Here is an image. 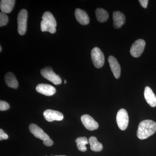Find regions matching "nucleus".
Here are the masks:
<instances>
[{"mask_svg": "<svg viewBox=\"0 0 156 156\" xmlns=\"http://www.w3.org/2000/svg\"><path fill=\"white\" fill-rule=\"evenodd\" d=\"M8 21H9V17L8 15L4 12H1L0 13V26L3 27L6 25L8 23Z\"/></svg>", "mask_w": 156, "mask_h": 156, "instance_id": "obj_20", "label": "nucleus"}, {"mask_svg": "<svg viewBox=\"0 0 156 156\" xmlns=\"http://www.w3.org/2000/svg\"><path fill=\"white\" fill-rule=\"evenodd\" d=\"M28 13L26 10L23 9L20 10L17 16L18 33L21 35L24 34L27 27V19Z\"/></svg>", "mask_w": 156, "mask_h": 156, "instance_id": "obj_3", "label": "nucleus"}, {"mask_svg": "<svg viewBox=\"0 0 156 156\" xmlns=\"http://www.w3.org/2000/svg\"><path fill=\"white\" fill-rule=\"evenodd\" d=\"M156 131V123L152 120H144L140 123L136 135L140 139H147Z\"/></svg>", "mask_w": 156, "mask_h": 156, "instance_id": "obj_1", "label": "nucleus"}, {"mask_svg": "<svg viewBox=\"0 0 156 156\" xmlns=\"http://www.w3.org/2000/svg\"><path fill=\"white\" fill-rule=\"evenodd\" d=\"M2 46H0V51L2 52Z\"/></svg>", "mask_w": 156, "mask_h": 156, "instance_id": "obj_27", "label": "nucleus"}, {"mask_svg": "<svg viewBox=\"0 0 156 156\" xmlns=\"http://www.w3.org/2000/svg\"><path fill=\"white\" fill-rule=\"evenodd\" d=\"M95 14L98 21L103 23L105 22L108 19L109 14L106 10L101 8H98L95 11Z\"/></svg>", "mask_w": 156, "mask_h": 156, "instance_id": "obj_19", "label": "nucleus"}, {"mask_svg": "<svg viewBox=\"0 0 156 156\" xmlns=\"http://www.w3.org/2000/svg\"><path fill=\"white\" fill-rule=\"evenodd\" d=\"M43 115L45 119L49 122L62 121L64 118V116L61 112L52 109L46 110Z\"/></svg>", "mask_w": 156, "mask_h": 156, "instance_id": "obj_9", "label": "nucleus"}, {"mask_svg": "<svg viewBox=\"0 0 156 156\" xmlns=\"http://www.w3.org/2000/svg\"><path fill=\"white\" fill-rule=\"evenodd\" d=\"M75 142L77 143H82L85 144H87L89 143V140H88L86 136H83V137H79L76 139Z\"/></svg>", "mask_w": 156, "mask_h": 156, "instance_id": "obj_22", "label": "nucleus"}, {"mask_svg": "<svg viewBox=\"0 0 156 156\" xmlns=\"http://www.w3.org/2000/svg\"><path fill=\"white\" fill-rule=\"evenodd\" d=\"M145 45V41L142 39H138L135 41L130 49L131 56L135 58L139 57L144 51Z\"/></svg>", "mask_w": 156, "mask_h": 156, "instance_id": "obj_7", "label": "nucleus"}, {"mask_svg": "<svg viewBox=\"0 0 156 156\" xmlns=\"http://www.w3.org/2000/svg\"><path fill=\"white\" fill-rule=\"evenodd\" d=\"M29 128L31 133L33 134L34 136L37 138L42 140L43 141L50 138V136L48 134L45 133L41 128L35 124L33 123L30 124Z\"/></svg>", "mask_w": 156, "mask_h": 156, "instance_id": "obj_10", "label": "nucleus"}, {"mask_svg": "<svg viewBox=\"0 0 156 156\" xmlns=\"http://www.w3.org/2000/svg\"><path fill=\"white\" fill-rule=\"evenodd\" d=\"M113 26L116 29L119 28L125 24L126 17L119 11H115L113 14Z\"/></svg>", "mask_w": 156, "mask_h": 156, "instance_id": "obj_13", "label": "nucleus"}, {"mask_svg": "<svg viewBox=\"0 0 156 156\" xmlns=\"http://www.w3.org/2000/svg\"><path fill=\"white\" fill-rule=\"evenodd\" d=\"M65 156V155H56V156Z\"/></svg>", "mask_w": 156, "mask_h": 156, "instance_id": "obj_29", "label": "nucleus"}, {"mask_svg": "<svg viewBox=\"0 0 156 156\" xmlns=\"http://www.w3.org/2000/svg\"><path fill=\"white\" fill-rule=\"evenodd\" d=\"M42 19L41 23L42 31H48L52 34L55 33L57 23L53 14L49 11H46L43 14Z\"/></svg>", "mask_w": 156, "mask_h": 156, "instance_id": "obj_2", "label": "nucleus"}, {"mask_svg": "<svg viewBox=\"0 0 156 156\" xmlns=\"http://www.w3.org/2000/svg\"><path fill=\"white\" fill-rule=\"evenodd\" d=\"M5 82L7 86L13 89H17L18 86V81L12 73H7L5 75Z\"/></svg>", "mask_w": 156, "mask_h": 156, "instance_id": "obj_17", "label": "nucleus"}, {"mask_svg": "<svg viewBox=\"0 0 156 156\" xmlns=\"http://www.w3.org/2000/svg\"><path fill=\"white\" fill-rule=\"evenodd\" d=\"M89 143L91 150L93 151L100 152L103 149L102 144L99 142L95 136H90L89 139Z\"/></svg>", "mask_w": 156, "mask_h": 156, "instance_id": "obj_18", "label": "nucleus"}, {"mask_svg": "<svg viewBox=\"0 0 156 156\" xmlns=\"http://www.w3.org/2000/svg\"><path fill=\"white\" fill-rule=\"evenodd\" d=\"M76 19L82 25H87L89 22V18L88 14L84 10L80 9H76L75 12Z\"/></svg>", "mask_w": 156, "mask_h": 156, "instance_id": "obj_14", "label": "nucleus"}, {"mask_svg": "<svg viewBox=\"0 0 156 156\" xmlns=\"http://www.w3.org/2000/svg\"><path fill=\"white\" fill-rule=\"evenodd\" d=\"M9 136L4 132L2 129H0V140H2L3 139L6 140L8 139Z\"/></svg>", "mask_w": 156, "mask_h": 156, "instance_id": "obj_24", "label": "nucleus"}, {"mask_svg": "<svg viewBox=\"0 0 156 156\" xmlns=\"http://www.w3.org/2000/svg\"><path fill=\"white\" fill-rule=\"evenodd\" d=\"M144 96L147 103L152 107H155L156 96L150 87H145L144 91Z\"/></svg>", "mask_w": 156, "mask_h": 156, "instance_id": "obj_15", "label": "nucleus"}, {"mask_svg": "<svg viewBox=\"0 0 156 156\" xmlns=\"http://www.w3.org/2000/svg\"><path fill=\"white\" fill-rule=\"evenodd\" d=\"M10 108V106L8 103L4 101L1 100L0 101V110L1 111L7 110Z\"/></svg>", "mask_w": 156, "mask_h": 156, "instance_id": "obj_21", "label": "nucleus"}, {"mask_svg": "<svg viewBox=\"0 0 156 156\" xmlns=\"http://www.w3.org/2000/svg\"><path fill=\"white\" fill-rule=\"evenodd\" d=\"M66 80H65V81H64V83H65V84H66Z\"/></svg>", "mask_w": 156, "mask_h": 156, "instance_id": "obj_28", "label": "nucleus"}, {"mask_svg": "<svg viewBox=\"0 0 156 156\" xmlns=\"http://www.w3.org/2000/svg\"><path fill=\"white\" fill-rule=\"evenodd\" d=\"M14 0H2L0 2V8L2 12L9 13L12 11L15 5Z\"/></svg>", "mask_w": 156, "mask_h": 156, "instance_id": "obj_16", "label": "nucleus"}, {"mask_svg": "<svg viewBox=\"0 0 156 156\" xmlns=\"http://www.w3.org/2000/svg\"><path fill=\"white\" fill-rule=\"evenodd\" d=\"M86 145L87 144L82 143H77V147L78 150L82 152H85L87 151V148L86 146Z\"/></svg>", "mask_w": 156, "mask_h": 156, "instance_id": "obj_23", "label": "nucleus"}, {"mask_svg": "<svg viewBox=\"0 0 156 156\" xmlns=\"http://www.w3.org/2000/svg\"><path fill=\"white\" fill-rule=\"evenodd\" d=\"M116 122L119 128L124 131L128 127L129 117L127 111L125 109H121L117 113Z\"/></svg>", "mask_w": 156, "mask_h": 156, "instance_id": "obj_6", "label": "nucleus"}, {"mask_svg": "<svg viewBox=\"0 0 156 156\" xmlns=\"http://www.w3.org/2000/svg\"><path fill=\"white\" fill-rule=\"evenodd\" d=\"M108 61L115 77L119 79L121 75V67L116 58L113 56H110L108 57Z\"/></svg>", "mask_w": 156, "mask_h": 156, "instance_id": "obj_12", "label": "nucleus"}, {"mask_svg": "<svg viewBox=\"0 0 156 156\" xmlns=\"http://www.w3.org/2000/svg\"><path fill=\"white\" fill-rule=\"evenodd\" d=\"M91 58L94 66L97 68H101L103 66L105 57L101 50L97 47L93 48L91 51Z\"/></svg>", "mask_w": 156, "mask_h": 156, "instance_id": "obj_4", "label": "nucleus"}, {"mask_svg": "<svg viewBox=\"0 0 156 156\" xmlns=\"http://www.w3.org/2000/svg\"><path fill=\"white\" fill-rule=\"evenodd\" d=\"M43 143L45 145L47 146H51L53 145V142L52 139H50L46 140H44L43 141Z\"/></svg>", "mask_w": 156, "mask_h": 156, "instance_id": "obj_25", "label": "nucleus"}, {"mask_svg": "<svg viewBox=\"0 0 156 156\" xmlns=\"http://www.w3.org/2000/svg\"><path fill=\"white\" fill-rule=\"evenodd\" d=\"M36 90L39 93L46 96H52L56 92L55 87L46 84H38L36 88Z\"/></svg>", "mask_w": 156, "mask_h": 156, "instance_id": "obj_11", "label": "nucleus"}, {"mask_svg": "<svg viewBox=\"0 0 156 156\" xmlns=\"http://www.w3.org/2000/svg\"><path fill=\"white\" fill-rule=\"evenodd\" d=\"M41 74L43 77L53 83L55 85H59L62 83L61 78L56 75L51 67H46L41 70Z\"/></svg>", "mask_w": 156, "mask_h": 156, "instance_id": "obj_5", "label": "nucleus"}, {"mask_svg": "<svg viewBox=\"0 0 156 156\" xmlns=\"http://www.w3.org/2000/svg\"><path fill=\"white\" fill-rule=\"evenodd\" d=\"M83 125L87 130L94 131L98 128V124L91 116L89 115H84L81 118Z\"/></svg>", "mask_w": 156, "mask_h": 156, "instance_id": "obj_8", "label": "nucleus"}, {"mask_svg": "<svg viewBox=\"0 0 156 156\" xmlns=\"http://www.w3.org/2000/svg\"><path fill=\"white\" fill-rule=\"evenodd\" d=\"M149 1L148 0H139V2L143 8L146 9L147 7L148 3Z\"/></svg>", "mask_w": 156, "mask_h": 156, "instance_id": "obj_26", "label": "nucleus"}, {"mask_svg": "<svg viewBox=\"0 0 156 156\" xmlns=\"http://www.w3.org/2000/svg\"></svg>", "mask_w": 156, "mask_h": 156, "instance_id": "obj_30", "label": "nucleus"}]
</instances>
